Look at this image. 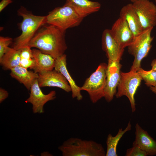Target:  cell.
<instances>
[{
  "mask_svg": "<svg viewBox=\"0 0 156 156\" xmlns=\"http://www.w3.org/2000/svg\"><path fill=\"white\" fill-rule=\"evenodd\" d=\"M137 72L142 79L145 81V84L147 86L150 87L156 86V71L152 69L146 71L140 67Z\"/></svg>",
  "mask_w": 156,
  "mask_h": 156,
  "instance_id": "cell-22",
  "label": "cell"
},
{
  "mask_svg": "<svg viewBox=\"0 0 156 156\" xmlns=\"http://www.w3.org/2000/svg\"><path fill=\"white\" fill-rule=\"evenodd\" d=\"M83 19L71 7L64 5L55 8L46 16V24L66 31L78 26Z\"/></svg>",
  "mask_w": 156,
  "mask_h": 156,
  "instance_id": "cell-4",
  "label": "cell"
},
{
  "mask_svg": "<svg viewBox=\"0 0 156 156\" xmlns=\"http://www.w3.org/2000/svg\"><path fill=\"white\" fill-rule=\"evenodd\" d=\"M125 156H147V154L139 146L133 145L132 147L126 151Z\"/></svg>",
  "mask_w": 156,
  "mask_h": 156,
  "instance_id": "cell-24",
  "label": "cell"
},
{
  "mask_svg": "<svg viewBox=\"0 0 156 156\" xmlns=\"http://www.w3.org/2000/svg\"><path fill=\"white\" fill-rule=\"evenodd\" d=\"M121 66L119 61L108 60L104 96L107 102L112 100L116 93V88L120 77Z\"/></svg>",
  "mask_w": 156,
  "mask_h": 156,
  "instance_id": "cell-9",
  "label": "cell"
},
{
  "mask_svg": "<svg viewBox=\"0 0 156 156\" xmlns=\"http://www.w3.org/2000/svg\"><path fill=\"white\" fill-rule=\"evenodd\" d=\"M155 2L156 3V0H155Z\"/></svg>",
  "mask_w": 156,
  "mask_h": 156,
  "instance_id": "cell-32",
  "label": "cell"
},
{
  "mask_svg": "<svg viewBox=\"0 0 156 156\" xmlns=\"http://www.w3.org/2000/svg\"><path fill=\"white\" fill-rule=\"evenodd\" d=\"M144 30L156 25V6L149 0H136L132 3Z\"/></svg>",
  "mask_w": 156,
  "mask_h": 156,
  "instance_id": "cell-8",
  "label": "cell"
},
{
  "mask_svg": "<svg viewBox=\"0 0 156 156\" xmlns=\"http://www.w3.org/2000/svg\"><path fill=\"white\" fill-rule=\"evenodd\" d=\"M102 46L106 53L108 60L120 61L124 51L112 36L110 29H106L102 37Z\"/></svg>",
  "mask_w": 156,
  "mask_h": 156,
  "instance_id": "cell-13",
  "label": "cell"
},
{
  "mask_svg": "<svg viewBox=\"0 0 156 156\" xmlns=\"http://www.w3.org/2000/svg\"><path fill=\"white\" fill-rule=\"evenodd\" d=\"M44 25L37 31L28 46L37 48L55 59L64 54L67 49L66 31L53 25Z\"/></svg>",
  "mask_w": 156,
  "mask_h": 156,
  "instance_id": "cell-1",
  "label": "cell"
},
{
  "mask_svg": "<svg viewBox=\"0 0 156 156\" xmlns=\"http://www.w3.org/2000/svg\"><path fill=\"white\" fill-rule=\"evenodd\" d=\"M64 5L71 7L81 17L84 18L100 10L101 5L89 0H66Z\"/></svg>",
  "mask_w": 156,
  "mask_h": 156,
  "instance_id": "cell-15",
  "label": "cell"
},
{
  "mask_svg": "<svg viewBox=\"0 0 156 156\" xmlns=\"http://www.w3.org/2000/svg\"><path fill=\"white\" fill-rule=\"evenodd\" d=\"M110 29L114 39L123 49L131 44L135 38L126 21L123 18L120 17Z\"/></svg>",
  "mask_w": 156,
  "mask_h": 156,
  "instance_id": "cell-11",
  "label": "cell"
},
{
  "mask_svg": "<svg viewBox=\"0 0 156 156\" xmlns=\"http://www.w3.org/2000/svg\"><path fill=\"white\" fill-rule=\"evenodd\" d=\"M40 88L36 79L31 86L29 97L25 101L26 103H29L32 105V111L34 114L43 113L44 112V105L48 101L53 100L56 97L55 91H51L47 94H45L42 92Z\"/></svg>",
  "mask_w": 156,
  "mask_h": 156,
  "instance_id": "cell-10",
  "label": "cell"
},
{
  "mask_svg": "<svg viewBox=\"0 0 156 156\" xmlns=\"http://www.w3.org/2000/svg\"><path fill=\"white\" fill-rule=\"evenodd\" d=\"M10 70L11 76L23 84L28 90H30L32 83L38 77V74L29 71L20 66H16Z\"/></svg>",
  "mask_w": 156,
  "mask_h": 156,
  "instance_id": "cell-19",
  "label": "cell"
},
{
  "mask_svg": "<svg viewBox=\"0 0 156 156\" xmlns=\"http://www.w3.org/2000/svg\"><path fill=\"white\" fill-rule=\"evenodd\" d=\"M12 2V0H2L0 3V12Z\"/></svg>",
  "mask_w": 156,
  "mask_h": 156,
  "instance_id": "cell-28",
  "label": "cell"
},
{
  "mask_svg": "<svg viewBox=\"0 0 156 156\" xmlns=\"http://www.w3.org/2000/svg\"><path fill=\"white\" fill-rule=\"evenodd\" d=\"M131 129V125L129 122L126 128L124 130L122 128L119 129L117 134L113 136L109 134L107 137L106 143L107 151L105 156H118L116 149L118 143L123 135Z\"/></svg>",
  "mask_w": 156,
  "mask_h": 156,
  "instance_id": "cell-21",
  "label": "cell"
},
{
  "mask_svg": "<svg viewBox=\"0 0 156 156\" xmlns=\"http://www.w3.org/2000/svg\"><path fill=\"white\" fill-rule=\"evenodd\" d=\"M21 49L17 50L10 47L0 59V63L3 68L10 70L20 65Z\"/></svg>",
  "mask_w": 156,
  "mask_h": 156,
  "instance_id": "cell-20",
  "label": "cell"
},
{
  "mask_svg": "<svg viewBox=\"0 0 156 156\" xmlns=\"http://www.w3.org/2000/svg\"><path fill=\"white\" fill-rule=\"evenodd\" d=\"M151 66L152 67L151 69L156 71V59H154L152 61Z\"/></svg>",
  "mask_w": 156,
  "mask_h": 156,
  "instance_id": "cell-29",
  "label": "cell"
},
{
  "mask_svg": "<svg viewBox=\"0 0 156 156\" xmlns=\"http://www.w3.org/2000/svg\"><path fill=\"white\" fill-rule=\"evenodd\" d=\"M21 58L31 59L34 58L32 50L28 46L24 47L21 49Z\"/></svg>",
  "mask_w": 156,
  "mask_h": 156,
  "instance_id": "cell-25",
  "label": "cell"
},
{
  "mask_svg": "<svg viewBox=\"0 0 156 156\" xmlns=\"http://www.w3.org/2000/svg\"><path fill=\"white\" fill-rule=\"evenodd\" d=\"M153 28L143 30L135 37L132 43L128 47V51L134 57L130 70L137 71L140 68L142 60L148 54L152 47L153 37L151 33Z\"/></svg>",
  "mask_w": 156,
  "mask_h": 156,
  "instance_id": "cell-6",
  "label": "cell"
},
{
  "mask_svg": "<svg viewBox=\"0 0 156 156\" xmlns=\"http://www.w3.org/2000/svg\"><path fill=\"white\" fill-rule=\"evenodd\" d=\"M35 65V61L34 58L31 59L21 58L19 66L22 67L33 69Z\"/></svg>",
  "mask_w": 156,
  "mask_h": 156,
  "instance_id": "cell-26",
  "label": "cell"
},
{
  "mask_svg": "<svg viewBox=\"0 0 156 156\" xmlns=\"http://www.w3.org/2000/svg\"><path fill=\"white\" fill-rule=\"evenodd\" d=\"M35 65L33 69L34 72L42 74L53 70L54 68L55 59L50 55L44 53L39 49L32 50Z\"/></svg>",
  "mask_w": 156,
  "mask_h": 156,
  "instance_id": "cell-18",
  "label": "cell"
},
{
  "mask_svg": "<svg viewBox=\"0 0 156 156\" xmlns=\"http://www.w3.org/2000/svg\"><path fill=\"white\" fill-rule=\"evenodd\" d=\"M9 94L7 91L2 88H0V103H1L8 97Z\"/></svg>",
  "mask_w": 156,
  "mask_h": 156,
  "instance_id": "cell-27",
  "label": "cell"
},
{
  "mask_svg": "<svg viewBox=\"0 0 156 156\" xmlns=\"http://www.w3.org/2000/svg\"><path fill=\"white\" fill-rule=\"evenodd\" d=\"M63 156H105L106 152L100 143L92 140L71 138L58 147Z\"/></svg>",
  "mask_w": 156,
  "mask_h": 156,
  "instance_id": "cell-3",
  "label": "cell"
},
{
  "mask_svg": "<svg viewBox=\"0 0 156 156\" xmlns=\"http://www.w3.org/2000/svg\"><path fill=\"white\" fill-rule=\"evenodd\" d=\"M17 12L23 18L20 24L22 33L14 40L13 48L20 50L28 46L39 29L46 24V16L34 15L23 6L20 7Z\"/></svg>",
  "mask_w": 156,
  "mask_h": 156,
  "instance_id": "cell-2",
  "label": "cell"
},
{
  "mask_svg": "<svg viewBox=\"0 0 156 156\" xmlns=\"http://www.w3.org/2000/svg\"><path fill=\"white\" fill-rule=\"evenodd\" d=\"M125 0L129 1H131L132 3H133L136 0Z\"/></svg>",
  "mask_w": 156,
  "mask_h": 156,
  "instance_id": "cell-31",
  "label": "cell"
},
{
  "mask_svg": "<svg viewBox=\"0 0 156 156\" xmlns=\"http://www.w3.org/2000/svg\"><path fill=\"white\" fill-rule=\"evenodd\" d=\"M107 64H100L96 70L85 81L81 90L88 93L93 103H95L104 96V90L106 81V72Z\"/></svg>",
  "mask_w": 156,
  "mask_h": 156,
  "instance_id": "cell-5",
  "label": "cell"
},
{
  "mask_svg": "<svg viewBox=\"0 0 156 156\" xmlns=\"http://www.w3.org/2000/svg\"><path fill=\"white\" fill-rule=\"evenodd\" d=\"M150 87V90L156 94V86H151Z\"/></svg>",
  "mask_w": 156,
  "mask_h": 156,
  "instance_id": "cell-30",
  "label": "cell"
},
{
  "mask_svg": "<svg viewBox=\"0 0 156 156\" xmlns=\"http://www.w3.org/2000/svg\"><path fill=\"white\" fill-rule=\"evenodd\" d=\"M12 38L8 37H0V59L8 49L9 45L12 42Z\"/></svg>",
  "mask_w": 156,
  "mask_h": 156,
  "instance_id": "cell-23",
  "label": "cell"
},
{
  "mask_svg": "<svg viewBox=\"0 0 156 156\" xmlns=\"http://www.w3.org/2000/svg\"><path fill=\"white\" fill-rule=\"evenodd\" d=\"M38 84L40 87H56L67 92H71L68 81L60 72L55 69L42 74H38Z\"/></svg>",
  "mask_w": 156,
  "mask_h": 156,
  "instance_id": "cell-12",
  "label": "cell"
},
{
  "mask_svg": "<svg viewBox=\"0 0 156 156\" xmlns=\"http://www.w3.org/2000/svg\"><path fill=\"white\" fill-rule=\"evenodd\" d=\"M66 55L64 54L55 59L54 69L60 72L66 78L70 85L73 98L79 101L82 100L83 96L80 87L78 86L69 73L66 67Z\"/></svg>",
  "mask_w": 156,
  "mask_h": 156,
  "instance_id": "cell-17",
  "label": "cell"
},
{
  "mask_svg": "<svg viewBox=\"0 0 156 156\" xmlns=\"http://www.w3.org/2000/svg\"><path fill=\"white\" fill-rule=\"evenodd\" d=\"M135 139L133 145H136L145 151L147 156L156 155V141L138 123L135 126Z\"/></svg>",
  "mask_w": 156,
  "mask_h": 156,
  "instance_id": "cell-14",
  "label": "cell"
},
{
  "mask_svg": "<svg viewBox=\"0 0 156 156\" xmlns=\"http://www.w3.org/2000/svg\"><path fill=\"white\" fill-rule=\"evenodd\" d=\"M119 16L125 19L135 38L143 31L139 18L133 7L132 3L123 6L120 11Z\"/></svg>",
  "mask_w": 156,
  "mask_h": 156,
  "instance_id": "cell-16",
  "label": "cell"
},
{
  "mask_svg": "<svg viewBox=\"0 0 156 156\" xmlns=\"http://www.w3.org/2000/svg\"><path fill=\"white\" fill-rule=\"evenodd\" d=\"M142 80L137 71L131 70L127 73L120 72V77L115 94L117 98L125 96L130 103L131 111L136 110L134 96L137 88Z\"/></svg>",
  "mask_w": 156,
  "mask_h": 156,
  "instance_id": "cell-7",
  "label": "cell"
}]
</instances>
